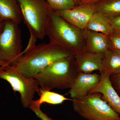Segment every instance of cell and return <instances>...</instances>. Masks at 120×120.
Returning <instances> with one entry per match:
<instances>
[{
	"mask_svg": "<svg viewBox=\"0 0 120 120\" xmlns=\"http://www.w3.org/2000/svg\"><path fill=\"white\" fill-rule=\"evenodd\" d=\"M72 55H74L66 49L50 42L35 45L24 53L17 63L11 66L25 77L34 78L53 62Z\"/></svg>",
	"mask_w": 120,
	"mask_h": 120,
	"instance_id": "cell-1",
	"label": "cell"
},
{
	"mask_svg": "<svg viewBox=\"0 0 120 120\" xmlns=\"http://www.w3.org/2000/svg\"><path fill=\"white\" fill-rule=\"evenodd\" d=\"M46 35L50 42L62 46L74 55L86 52L83 30L69 23L52 9L48 15Z\"/></svg>",
	"mask_w": 120,
	"mask_h": 120,
	"instance_id": "cell-2",
	"label": "cell"
},
{
	"mask_svg": "<svg viewBox=\"0 0 120 120\" xmlns=\"http://www.w3.org/2000/svg\"><path fill=\"white\" fill-rule=\"evenodd\" d=\"M79 73L74 55L56 61L34 76L44 90L70 89Z\"/></svg>",
	"mask_w": 120,
	"mask_h": 120,
	"instance_id": "cell-3",
	"label": "cell"
},
{
	"mask_svg": "<svg viewBox=\"0 0 120 120\" xmlns=\"http://www.w3.org/2000/svg\"><path fill=\"white\" fill-rule=\"evenodd\" d=\"M23 20L30 35L42 40L46 36L48 15L51 9L45 0H18Z\"/></svg>",
	"mask_w": 120,
	"mask_h": 120,
	"instance_id": "cell-4",
	"label": "cell"
},
{
	"mask_svg": "<svg viewBox=\"0 0 120 120\" xmlns=\"http://www.w3.org/2000/svg\"><path fill=\"white\" fill-rule=\"evenodd\" d=\"M100 93L72 99L73 110L87 120H120V116L101 98Z\"/></svg>",
	"mask_w": 120,
	"mask_h": 120,
	"instance_id": "cell-5",
	"label": "cell"
},
{
	"mask_svg": "<svg viewBox=\"0 0 120 120\" xmlns=\"http://www.w3.org/2000/svg\"><path fill=\"white\" fill-rule=\"evenodd\" d=\"M4 22V28L0 36V60L13 66L23 55L21 31L16 22L11 20Z\"/></svg>",
	"mask_w": 120,
	"mask_h": 120,
	"instance_id": "cell-6",
	"label": "cell"
},
{
	"mask_svg": "<svg viewBox=\"0 0 120 120\" xmlns=\"http://www.w3.org/2000/svg\"><path fill=\"white\" fill-rule=\"evenodd\" d=\"M0 79L8 82L14 92L19 93L21 103L24 108L29 107L35 94L40 88L35 79L25 77L10 65L0 67Z\"/></svg>",
	"mask_w": 120,
	"mask_h": 120,
	"instance_id": "cell-7",
	"label": "cell"
},
{
	"mask_svg": "<svg viewBox=\"0 0 120 120\" xmlns=\"http://www.w3.org/2000/svg\"><path fill=\"white\" fill-rule=\"evenodd\" d=\"M55 11L67 22L83 30L96 10L94 4H80L71 9Z\"/></svg>",
	"mask_w": 120,
	"mask_h": 120,
	"instance_id": "cell-8",
	"label": "cell"
},
{
	"mask_svg": "<svg viewBox=\"0 0 120 120\" xmlns=\"http://www.w3.org/2000/svg\"><path fill=\"white\" fill-rule=\"evenodd\" d=\"M100 80V74L79 72L69 94L72 99L86 96L97 86Z\"/></svg>",
	"mask_w": 120,
	"mask_h": 120,
	"instance_id": "cell-9",
	"label": "cell"
},
{
	"mask_svg": "<svg viewBox=\"0 0 120 120\" xmlns=\"http://www.w3.org/2000/svg\"><path fill=\"white\" fill-rule=\"evenodd\" d=\"M100 73L101 80L99 83L89 94L100 93L101 98L105 101L114 112L120 116V97L112 86L110 76L103 72Z\"/></svg>",
	"mask_w": 120,
	"mask_h": 120,
	"instance_id": "cell-10",
	"label": "cell"
},
{
	"mask_svg": "<svg viewBox=\"0 0 120 120\" xmlns=\"http://www.w3.org/2000/svg\"><path fill=\"white\" fill-rule=\"evenodd\" d=\"M104 53L84 52L74 55L75 62L79 72L91 73L102 71V60Z\"/></svg>",
	"mask_w": 120,
	"mask_h": 120,
	"instance_id": "cell-11",
	"label": "cell"
},
{
	"mask_svg": "<svg viewBox=\"0 0 120 120\" xmlns=\"http://www.w3.org/2000/svg\"><path fill=\"white\" fill-rule=\"evenodd\" d=\"M83 33L86 42L85 52L105 53L108 50L107 35L86 29Z\"/></svg>",
	"mask_w": 120,
	"mask_h": 120,
	"instance_id": "cell-12",
	"label": "cell"
},
{
	"mask_svg": "<svg viewBox=\"0 0 120 120\" xmlns=\"http://www.w3.org/2000/svg\"><path fill=\"white\" fill-rule=\"evenodd\" d=\"M0 19L20 24L23 17L18 0H0Z\"/></svg>",
	"mask_w": 120,
	"mask_h": 120,
	"instance_id": "cell-13",
	"label": "cell"
},
{
	"mask_svg": "<svg viewBox=\"0 0 120 120\" xmlns=\"http://www.w3.org/2000/svg\"><path fill=\"white\" fill-rule=\"evenodd\" d=\"M86 29L101 33L107 36L112 34L114 32L109 18L96 11L91 18Z\"/></svg>",
	"mask_w": 120,
	"mask_h": 120,
	"instance_id": "cell-14",
	"label": "cell"
},
{
	"mask_svg": "<svg viewBox=\"0 0 120 120\" xmlns=\"http://www.w3.org/2000/svg\"><path fill=\"white\" fill-rule=\"evenodd\" d=\"M102 64L101 72L106 73L110 76L120 73V52L107 50L104 53Z\"/></svg>",
	"mask_w": 120,
	"mask_h": 120,
	"instance_id": "cell-15",
	"label": "cell"
},
{
	"mask_svg": "<svg viewBox=\"0 0 120 120\" xmlns=\"http://www.w3.org/2000/svg\"><path fill=\"white\" fill-rule=\"evenodd\" d=\"M94 5L96 12L109 19L120 16V0H101Z\"/></svg>",
	"mask_w": 120,
	"mask_h": 120,
	"instance_id": "cell-16",
	"label": "cell"
},
{
	"mask_svg": "<svg viewBox=\"0 0 120 120\" xmlns=\"http://www.w3.org/2000/svg\"><path fill=\"white\" fill-rule=\"evenodd\" d=\"M38 93L39 96L38 101L41 105L45 103L52 105H60L64 101L71 100L62 94L41 88Z\"/></svg>",
	"mask_w": 120,
	"mask_h": 120,
	"instance_id": "cell-17",
	"label": "cell"
},
{
	"mask_svg": "<svg viewBox=\"0 0 120 120\" xmlns=\"http://www.w3.org/2000/svg\"><path fill=\"white\" fill-rule=\"evenodd\" d=\"M51 9L65 11L74 8L77 5L75 0H45Z\"/></svg>",
	"mask_w": 120,
	"mask_h": 120,
	"instance_id": "cell-18",
	"label": "cell"
},
{
	"mask_svg": "<svg viewBox=\"0 0 120 120\" xmlns=\"http://www.w3.org/2000/svg\"><path fill=\"white\" fill-rule=\"evenodd\" d=\"M108 50H114L120 52V34L113 32L107 36Z\"/></svg>",
	"mask_w": 120,
	"mask_h": 120,
	"instance_id": "cell-19",
	"label": "cell"
},
{
	"mask_svg": "<svg viewBox=\"0 0 120 120\" xmlns=\"http://www.w3.org/2000/svg\"><path fill=\"white\" fill-rule=\"evenodd\" d=\"M41 105L38 102V100H33L30 103L29 108L32 110L35 115L41 120H53L49 117L46 114L44 113L41 109Z\"/></svg>",
	"mask_w": 120,
	"mask_h": 120,
	"instance_id": "cell-20",
	"label": "cell"
},
{
	"mask_svg": "<svg viewBox=\"0 0 120 120\" xmlns=\"http://www.w3.org/2000/svg\"><path fill=\"white\" fill-rule=\"evenodd\" d=\"M110 79L113 88L120 95V73L110 76Z\"/></svg>",
	"mask_w": 120,
	"mask_h": 120,
	"instance_id": "cell-21",
	"label": "cell"
},
{
	"mask_svg": "<svg viewBox=\"0 0 120 120\" xmlns=\"http://www.w3.org/2000/svg\"><path fill=\"white\" fill-rule=\"evenodd\" d=\"M110 19L114 32L120 34V16Z\"/></svg>",
	"mask_w": 120,
	"mask_h": 120,
	"instance_id": "cell-22",
	"label": "cell"
},
{
	"mask_svg": "<svg viewBox=\"0 0 120 120\" xmlns=\"http://www.w3.org/2000/svg\"><path fill=\"white\" fill-rule=\"evenodd\" d=\"M100 0H81L80 4H95Z\"/></svg>",
	"mask_w": 120,
	"mask_h": 120,
	"instance_id": "cell-23",
	"label": "cell"
},
{
	"mask_svg": "<svg viewBox=\"0 0 120 120\" xmlns=\"http://www.w3.org/2000/svg\"><path fill=\"white\" fill-rule=\"evenodd\" d=\"M4 22L0 19V36L4 31Z\"/></svg>",
	"mask_w": 120,
	"mask_h": 120,
	"instance_id": "cell-24",
	"label": "cell"
},
{
	"mask_svg": "<svg viewBox=\"0 0 120 120\" xmlns=\"http://www.w3.org/2000/svg\"><path fill=\"white\" fill-rule=\"evenodd\" d=\"M8 64L5 61L0 60V67L8 66Z\"/></svg>",
	"mask_w": 120,
	"mask_h": 120,
	"instance_id": "cell-25",
	"label": "cell"
},
{
	"mask_svg": "<svg viewBox=\"0 0 120 120\" xmlns=\"http://www.w3.org/2000/svg\"><path fill=\"white\" fill-rule=\"evenodd\" d=\"M75 0V1L77 5H78L79 4L81 0Z\"/></svg>",
	"mask_w": 120,
	"mask_h": 120,
	"instance_id": "cell-26",
	"label": "cell"
}]
</instances>
